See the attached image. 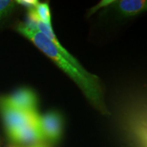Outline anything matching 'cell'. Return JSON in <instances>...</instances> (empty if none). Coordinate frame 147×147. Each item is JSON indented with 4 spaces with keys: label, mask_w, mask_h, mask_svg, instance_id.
I'll return each instance as SVG.
<instances>
[{
    "label": "cell",
    "mask_w": 147,
    "mask_h": 147,
    "mask_svg": "<svg viewBox=\"0 0 147 147\" xmlns=\"http://www.w3.org/2000/svg\"><path fill=\"white\" fill-rule=\"evenodd\" d=\"M115 125L125 147H147V100L144 84L121 90L113 101Z\"/></svg>",
    "instance_id": "obj_1"
},
{
    "label": "cell",
    "mask_w": 147,
    "mask_h": 147,
    "mask_svg": "<svg viewBox=\"0 0 147 147\" xmlns=\"http://www.w3.org/2000/svg\"><path fill=\"white\" fill-rule=\"evenodd\" d=\"M17 31L32 42L40 51L53 61L81 90L92 106L103 115L110 112L100 79L96 75L82 71L73 65L45 35L25 23L20 24Z\"/></svg>",
    "instance_id": "obj_2"
},
{
    "label": "cell",
    "mask_w": 147,
    "mask_h": 147,
    "mask_svg": "<svg viewBox=\"0 0 147 147\" xmlns=\"http://www.w3.org/2000/svg\"><path fill=\"white\" fill-rule=\"evenodd\" d=\"M38 113H28L14 108L0 97V115L8 136L29 123L36 117Z\"/></svg>",
    "instance_id": "obj_3"
},
{
    "label": "cell",
    "mask_w": 147,
    "mask_h": 147,
    "mask_svg": "<svg viewBox=\"0 0 147 147\" xmlns=\"http://www.w3.org/2000/svg\"><path fill=\"white\" fill-rule=\"evenodd\" d=\"M38 123L46 142L52 145L61 140L63 133L64 120L59 112L49 111L38 115Z\"/></svg>",
    "instance_id": "obj_4"
},
{
    "label": "cell",
    "mask_w": 147,
    "mask_h": 147,
    "mask_svg": "<svg viewBox=\"0 0 147 147\" xmlns=\"http://www.w3.org/2000/svg\"><path fill=\"white\" fill-rule=\"evenodd\" d=\"M38 115L32 121L8 136L12 142L29 146L37 143L45 142L38 123Z\"/></svg>",
    "instance_id": "obj_5"
},
{
    "label": "cell",
    "mask_w": 147,
    "mask_h": 147,
    "mask_svg": "<svg viewBox=\"0 0 147 147\" xmlns=\"http://www.w3.org/2000/svg\"><path fill=\"white\" fill-rule=\"evenodd\" d=\"M3 97L5 102L14 108L28 113H38V96L34 90L29 88H21L10 95Z\"/></svg>",
    "instance_id": "obj_6"
},
{
    "label": "cell",
    "mask_w": 147,
    "mask_h": 147,
    "mask_svg": "<svg viewBox=\"0 0 147 147\" xmlns=\"http://www.w3.org/2000/svg\"><path fill=\"white\" fill-rule=\"evenodd\" d=\"M109 7L123 17H132L146 10L147 1L144 0H113Z\"/></svg>",
    "instance_id": "obj_7"
},
{
    "label": "cell",
    "mask_w": 147,
    "mask_h": 147,
    "mask_svg": "<svg viewBox=\"0 0 147 147\" xmlns=\"http://www.w3.org/2000/svg\"><path fill=\"white\" fill-rule=\"evenodd\" d=\"M27 21H40L52 25L51 14L49 4L47 2H38L34 8L27 10Z\"/></svg>",
    "instance_id": "obj_8"
},
{
    "label": "cell",
    "mask_w": 147,
    "mask_h": 147,
    "mask_svg": "<svg viewBox=\"0 0 147 147\" xmlns=\"http://www.w3.org/2000/svg\"><path fill=\"white\" fill-rule=\"evenodd\" d=\"M16 5L15 1L0 0V22L12 13Z\"/></svg>",
    "instance_id": "obj_9"
},
{
    "label": "cell",
    "mask_w": 147,
    "mask_h": 147,
    "mask_svg": "<svg viewBox=\"0 0 147 147\" xmlns=\"http://www.w3.org/2000/svg\"><path fill=\"white\" fill-rule=\"evenodd\" d=\"M113 0H103V1H101L100 3H98L96 5H95L94 7L91 8V10L89 11V15H91L93 13H95V12H97V10H100L101 8H108L109 7V5L111 4Z\"/></svg>",
    "instance_id": "obj_10"
},
{
    "label": "cell",
    "mask_w": 147,
    "mask_h": 147,
    "mask_svg": "<svg viewBox=\"0 0 147 147\" xmlns=\"http://www.w3.org/2000/svg\"><path fill=\"white\" fill-rule=\"evenodd\" d=\"M15 1L16 4L23 5L25 8H26L27 10L34 8L39 2V1H36V0H18V1Z\"/></svg>",
    "instance_id": "obj_11"
},
{
    "label": "cell",
    "mask_w": 147,
    "mask_h": 147,
    "mask_svg": "<svg viewBox=\"0 0 147 147\" xmlns=\"http://www.w3.org/2000/svg\"><path fill=\"white\" fill-rule=\"evenodd\" d=\"M27 147H51V144L46 142H41Z\"/></svg>",
    "instance_id": "obj_12"
}]
</instances>
